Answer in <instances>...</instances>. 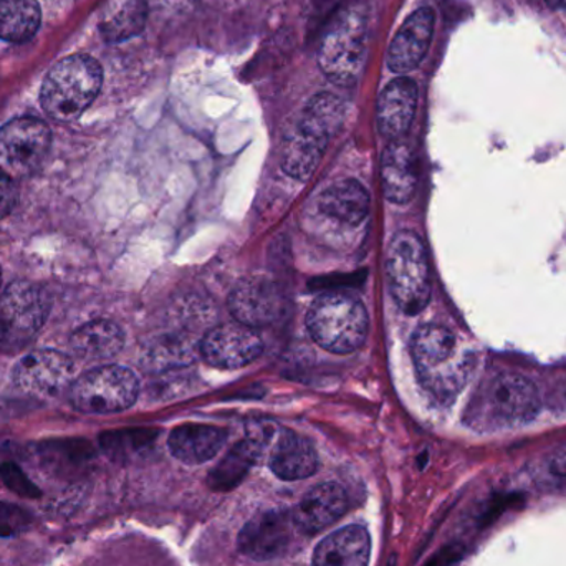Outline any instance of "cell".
<instances>
[{"mask_svg":"<svg viewBox=\"0 0 566 566\" xmlns=\"http://www.w3.org/2000/svg\"><path fill=\"white\" fill-rule=\"evenodd\" d=\"M319 211L339 224H361L369 212L368 191L355 179H343L325 189L319 198Z\"/></svg>","mask_w":566,"mask_h":566,"instance_id":"7402d4cb","label":"cell"},{"mask_svg":"<svg viewBox=\"0 0 566 566\" xmlns=\"http://www.w3.org/2000/svg\"><path fill=\"white\" fill-rule=\"evenodd\" d=\"M52 133L36 118H15L0 128V171L10 178L33 175L45 161Z\"/></svg>","mask_w":566,"mask_h":566,"instance_id":"9c48e42d","label":"cell"},{"mask_svg":"<svg viewBox=\"0 0 566 566\" xmlns=\"http://www.w3.org/2000/svg\"><path fill=\"white\" fill-rule=\"evenodd\" d=\"M268 441L269 434L265 429L258 428V431L251 432L244 441L238 442L222 459L221 464L211 472L209 485L214 491L234 489L259 461Z\"/></svg>","mask_w":566,"mask_h":566,"instance_id":"44dd1931","label":"cell"},{"mask_svg":"<svg viewBox=\"0 0 566 566\" xmlns=\"http://www.w3.org/2000/svg\"><path fill=\"white\" fill-rule=\"evenodd\" d=\"M49 295L42 286L15 282L0 293V348L17 352L32 342L49 318Z\"/></svg>","mask_w":566,"mask_h":566,"instance_id":"ba28073f","label":"cell"},{"mask_svg":"<svg viewBox=\"0 0 566 566\" xmlns=\"http://www.w3.org/2000/svg\"><path fill=\"white\" fill-rule=\"evenodd\" d=\"M146 13H148V6H146L145 0L126 3L108 22L103 23V35L112 42L136 35L145 27Z\"/></svg>","mask_w":566,"mask_h":566,"instance_id":"4316f807","label":"cell"},{"mask_svg":"<svg viewBox=\"0 0 566 566\" xmlns=\"http://www.w3.org/2000/svg\"><path fill=\"white\" fill-rule=\"evenodd\" d=\"M515 501H517L515 495H501V497L492 501L491 507L482 515V525H491L492 522L497 521L511 505H514Z\"/></svg>","mask_w":566,"mask_h":566,"instance_id":"1f68e13d","label":"cell"},{"mask_svg":"<svg viewBox=\"0 0 566 566\" xmlns=\"http://www.w3.org/2000/svg\"><path fill=\"white\" fill-rule=\"evenodd\" d=\"M348 509V495L342 485L335 482L316 485L300 501L293 512L296 525L303 534H318L345 515Z\"/></svg>","mask_w":566,"mask_h":566,"instance_id":"2e32d148","label":"cell"},{"mask_svg":"<svg viewBox=\"0 0 566 566\" xmlns=\"http://www.w3.org/2000/svg\"><path fill=\"white\" fill-rule=\"evenodd\" d=\"M75 363L65 353L55 349H39L23 356L12 371L13 385L30 396L62 395L72 388Z\"/></svg>","mask_w":566,"mask_h":566,"instance_id":"30bf717a","label":"cell"},{"mask_svg":"<svg viewBox=\"0 0 566 566\" xmlns=\"http://www.w3.org/2000/svg\"><path fill=\"white\" fill-rule=\"evenodd\" d=\"M371 538L359 525L339 528L319 542L313 566H368Z\"/></svg>","mask_w":566,"mask_h":566,"instance_id":"e0dca14e","label":"cell"},{"mask_svg":"<svg viewBox=\"0 0 566 566\" xmlns=\"http://www.w3.org/2000/svg\"><path fill=\"white\" fill-rule=\"evenodd\" d=\"M418 106V86L412 80L396 78L382 90L376 105V122L385 138L399 139L411 128Z\"/></svg>","mask_w":566,"mask_h":566,"instance_id":"9a60e30c","label":"cell"},{"mask_svg":"<svg viewBox=\"0 0 566 566\" xmlns=\"http://www.w3.org/2000/svg\"><path fill=\"white\" fill-rule=\"evenodd\" d=\"M228 431L218 426L182 424L172 429L168 446L178 461L189 465H199L211 461L224 448Z\"/></svg>","mask_w":566,"mask_h":566,"instance_id":"ac0fdd59","label":"cell"},{"mask_svg":"<svg viewBox=\"0 0 566 566\" xmlns=\"http://www.w3.org/2000/svg\"><path fill=\"white\" fill-rule=\"evenodd\" d=\"M389 292L406 315H418L431 300V272L421 238L411 231L392 235L386 252Z\"/></svg>","mask_w":566,"mask_h":566,"instance_id":"8992f818","label":"cell"},{"mask_svg":"<svg viewBox=\"0 0 566 566\" xmlns=\"http://www.w3.org/2000/svg\"><path fill=\"white\" fill-rule=\"evenodd\" d=\"M149 434L142 431L109 432L102 438L103 449L108 452L109 458H125L139 451V448L148 444Z\"/></svg>","mask_w":566,"mask_h":566,"instance_id":"83f0119b","label":"cell"},{"mask_svg":"<svg viewBox=\"0 0 566 566\" xmlns=\"http://www.w3.org/2000/svg\"><path fill=\"white\" fill-rule=\"evenodd\" d=\"M368 45V22L361 7L339 10L323 32L318 46V65L326 78L349 86L358 80Z\"/></svg>","mask_w":566,"mask_h":566,"instance_id":"5b68a950","label":"cell"},{"mask_svg":"<svg viewBox=\"0 0 566 566\" xmlns=\"http://www.w3.org/2000/svg\"><path fill=\"white\" fill-rule=\"evenodd\" d=\"M411 353L419 381L439 401L454 399L471 378L474 358L446 326L429 323L418 328Z\"/></svg>","mask_w":566,"mask_h":566,"instance_id":"6da1fadb","label":"cell"},{"mask_svg":"<svg viewBox=\"0 0 566 566\" xmlns=\"http://www.w3.org/2000/svg\"><path fill=\"white\" fill-rule=\"evenodd\" d=\"M552 9H566V0H545Z\"/></svg>","mask_w":566,"mask_h":566,"instance_id":"836d02e7","label":"cell"},{"mask_svg":"<svg viewBox=\"0 0 566 566\" xmlns=\"http://www.w3.org/2000/svg\"><path fill=\"white\" fill-rule=\"evenodd\" d=\"M40 7L35 0H0V39L22 43L40 27Z\"/></svg>","mask_w":566,"mask_h":566,"instance_id":"d4e9b609","label":"cell"},{"mask_svg":"<svg viewBox=\"0 0 566 566\" xmlns=\"http://www.w3.org/2000/svg\"><path fill=\"white\" fill-rule=\"evenodd\" d=\"M298 532L295 517L290 512H264L242 528L239 551L252 560H272L286 554Z\"/></svg>","mask_w":566,"mask_h":566,"instance_id":"7c38bea8","label":"cell"},{"mask_svg":"<svg viewBox=\"0 0 566 566\" xmlns=\"http://www.w3.org/2000/svg\"><path fill=\"white\" fill-rule=\"evenodd\" d=\"M229 310L235 322L244 323L251 328L271 325L281 318L283 295L277 283L255 275L244 279L234 286L229 295Z\"/></svg>","mask_w":566,"mask_h":566,"instance_id":"4fadbf2b","label":"cell"},{"mask_svg":"<svg viewBox=\"0 0 566 566\" xmlns=\"http://www.w3.org/2000/svg\"><path fill=\"white\" fill-rule=\"evenodd\" d=\"M0 285H2V271H0Z\"/></svg>","mask_w":566,"mask_h":566,"instance_id":"e575fe53","label":"cell"},{"mask_svg":"<svg viewBox=\"0 0 566 566\" xmlns=\"http://www.w3.org/2000/svg\"><path fill=\"white\" fill-rule=\"evenodd\" d=\"M381 185L386 199L408 205L418 186L415 156L406 143L395 139L386 146L381 158Z\"/></svg>","mask_w":566,"mask_h":566,"instance_id":"d6986e66","label":"cell"},{"mask_svg":"<svg viewBox=\"0 0 566 566\" xmlns=\"http://www.w3.org/2000/svg\"><path fill=\"white\" fill-rule=\"evenodd\" d=\"M306 326L323 349L348 355L365 343L369 326L368 312L349 293H323L310 306Z\"/></svg>","mask_w":566,"mask_h":566,"instance_id":"277c9868","label":"cell"},{"mask_svg":"<svg viewBox=\"0 0 566 566\" xmlns=\"http://www.w3.org/2000/svg\"><path fill=\"white\" fill-rule=\"evenodd\" d=\"M345 118V105L332 93H319L306 106L300 119V128L329 143Z\"/></svg>","mask_w":566,"mask_h":566,"instance_id":"484cf974","label":"cell"},{"mask_svg":"<svg viewBox=\"0 0 566 566\" xmlns=\"http://www.w3.org/2000/svg\"><path fill=\"white\" fill-rule=\"evenodd\" d=\"M3 482L10 491L15 492L20 497L36 499L40 497V491L32 481L17 468L15 464H6L0 469Z\"/></svg>","mask_w":566,"mask_h":566,"instance_id":"f1b7e54d","label":"cell"},{"mask_svg":"<svg viewBox=\"0 0 566 566\" xmlns=\"http://www.w3.org/2000/svg\"><path fill=\"white\" fill-rule=\"evenodd\" d=\"M432 33H434V12L429 7H422L411 13L389 45V70L398 75L415 70L431 45Z\"/></svg>","mask_w":566,"mask_h":566,"instance_id":"5bb4252c","label":"cell"},{"mask_svg":"<svg viewBox=\"0 0 566 566\" xmlns=\"http://www.w3.org/2000/svg\"><path fill=\"white\" fill-rule=\"evenodd\" d=\"M541 411V398L531 379L502 373L482 386L472 401L471 424L484 431L527 424Z\"/></svg>","mask_w":566,"mask_h":566,"instance_id":"7a4b0ae2","label":"cell"},{"mask_svg":"<svg viewBox=\"0 0 566 566\" xmlns=\"http://www.w3.org/2000/svg\"><path fill=\"white\" fill-rule=\"evenodd\" d=\"M19 201L15 182L6 172L0 171V219H6Z\"/></svg>","mask_w":566,"mask_h":566,"instance_id":"4dcf8cb0","label":"cell"},{"mask_svg":"<svg viewBox=\"0 0 566 566\" xmlns=\"http://www.w3.org/2000/svg\"><path fill=\"white\" fill-rule=\"evenodd\" d=\"M328 143L296 126L283 145L282 168L298 181H306L318 168Z\"/></svg>","mask_w":566,"mask_h":566,"instance_id":"cb8c5ba5","label":"cell"},{"mask_svg":"<svg viewBox=\"0 0 566 566\" xmlns=\"http://www.w3.org/2000/svg\"><path fill=\"white\" fill-rule=\"evenodd\" d=\"M199 349L209 365L238 369L258 359L264 352V343L255 328L244 323H222L206 333Z\"/></svg>","mask_w":566,"mask_h":566,"instance_id":"8fae6325","label":"cell"},{"mask_svg":"<svg viewBox=\"0 0 566 566\" xmlns=\"http://www.w3.org/2000/svg\"><path fill=\"white\" fill-rule=\"evenodd\" d=\"M318 454L308 439L283 429L271 454V469L283 481H302L315 474Z\"/></svg>","mask_w":566,"mask_h":566,"instance_id":"ffe728a7","label":"cell"},{"mask_svg":"<svg viewBox=\"0 0 566 566\" xmlns=\"http://www.w3.org/2000/svg\"><path fill=\"white\" fill-rule=\"evenodd\" d=\"M548 469L557 478L566 479V444L558 448L548 461Z\"/></svg>","mask_w":566,"mask_h":566,"instance_id":"d6a6232c","label":"cell"},{"mask_svg":"<svg viewBox=\"0 0 566 566\" xmlns=\"http://www.w3.org/2000/svg\"><path fill=\"white\" fill-rule=\"evenodd\" d=\"M125 345V333L116 323L108 319H96L80 326L70 346L78 358L85 361H105L118 355Z\"/></svg>","mask_w":566,"mask_h":566,"instance_id":"603a6c76","label":"cell"},{"mask_svg":"<svg viewBox=\"0 0 566 566\" xmlns=\"http://www.w3.org/2000/svg\"><path fill=\"white\" fill-rule=\"evenodd\" d=\"M103 72L99 63L88 55L66 56L56 63L40 92L46 115L55 122L78 118L98 96Z\"/></svg>","mask_w":566,"mask_h":566,"instance_id":"3957f363","label":"cell"},{"mask_svg":"<svg viewBox=\"0 0 566 566\" xmlns=\"http://www.w3.org/2000/svg\"><path fill=\"white\" fill-rule=\"evenodd\" d=\"M29 525V514L15 505L0 502V537H12L25 531Z\"/></svg>","mask_w":566,"mask_h":566,"instance_id":"f546056e","label":"cell"},{"mask_svg":"<svg viewBox=\"0 0 566 566\" xmlns=\"http://www.w3.org/2000/svg\"><path fill=\"white\" fill-rule=\"evenodd\" d=\"M139 381L132 369L123 366H99L73 381L70 402L86 415H112L135 405Z\"/></svg>","mask_w":566,"mask_h":566,"instance_id":"52a82bcc","label":"cell"}]
</instances>
